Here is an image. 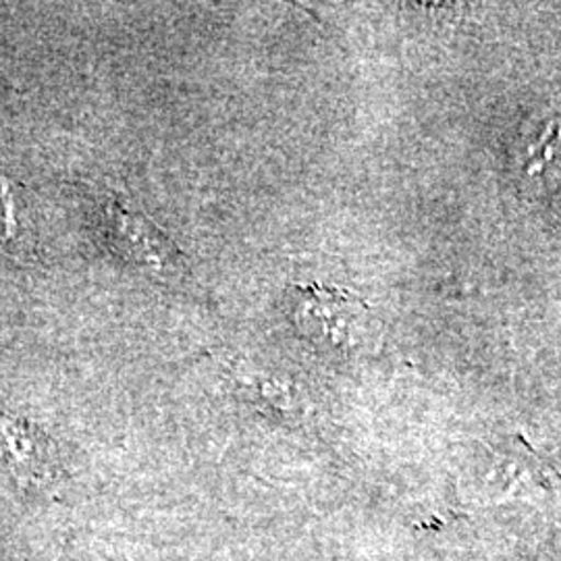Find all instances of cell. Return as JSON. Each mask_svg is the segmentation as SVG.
I'll return each instance as SVG.
<instances>
[{
  "mask_svg": "<svg viewBox=\"0 0 561 561\" xmlns=\"http://www.w3.org/2000/svg\"><path fill=\"white\" fill-rule=\"evenodd\" d=\"M104 236L123 261L152 275H175L183 266L180 248L129 202L113 196L102 213Z\"/></svg>",
  "mask_w": 561,
  "mask_h": 561,
  "instance_id": "2",
  "label": "cell"
},
{
  "mask_svg": "<svg viewBox=\"0 0 561 561\" xmlns=\"http://www.w3.org/2000/svg\"><path fill=\"white\" fill-rule=\"evenodd\" d=\"M291 319L304 337L337 352L360 347L373 327L370 308L360 296L319 283L296 287Z\"/></svg>",
  "mask_w": 561,
  "mask_h": 561,
  "instance_id": "1",
  "label": "cell"
},
{
  "mask_svg": "<svg viewBox=\"0 0 561 561\" xmlns=\"http://www.w3.org/2000/svg\"><path fill=\"white\" fill-rule=\"evenodd\" d=\"M0 463L23 484H48L59 472L50 439L11 414H0Z\"/></svg>",
  "mask_w": 561,
  "mask_h": 561,
  "instance_id": "3",
  "label": "cell"
}]
</instances>
